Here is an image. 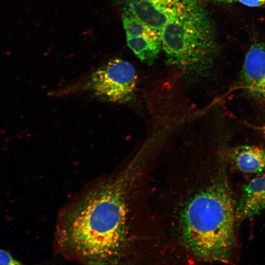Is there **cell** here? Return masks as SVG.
Instances as JSON below:
<instances>
[{
  "label": "cell",
  "instance_id": "8fae6325",
  "mask_svg": "<svg viewBox=\"0 0 265 265\" xmlns=\"http://www.w3.org/2000/svg\"><path fill=\"white\" fill-rule=\"evenodd\" d=\"M19 264H21V263H19L16 260L14 259L7 252L0 249V265Z\"/></svg>",
  "mask_w": 265,
  "mask_h": 265
},
{
  "label": "cell",
  "instance_id": "277c9868",
  "mask_svg": "<svg viewBox=\"0 0 265 265\" xmlns=\"http://www.w3.org/2000/svg\"><path fill=\"white\" fill-rule=\"evenodd\" d=\"M137 82L133 66L120 58L110 59L94 72L90 77L94 93L102 99L122 103L131 100Z\"/></svg>",
  "mask_w": 265,
  "mask_h": 265
},
{
  "label": "cell",
  "instance_id": "7a4b0ae2",
  "mask_svg": "<svg viewBox=\"0 0 265 265\" xmlns=\"http://www.w3.org/2000/svg\"><path fill=\"white\" fill-rule=\"evenodd\" d=\"M141 172L127 170L88 195L62 229L65 244L89 261L119 259L130 242L129 198Z\"/></svg>",
  "mask_w": 265,
  "mask_h": 265
},
{
  "label": "cell",
  "instance_id": "7c38bea8",
  "mask_svg": "<svg viewBox=\"0 0 265 265\" xmlns=\"http://www.w3.org/2000/svg\"><path fill=\"white\" fill-rule=\"evenodd\" d=\"M237 1L249 7H258L265 4V0H238Z\"/></svg>",
  "mask_w": 265,
  "mask_h": 265
},
{
  "label": "cell",
  "instance_id": "30bf717a",
  "mask_svg": "<svg viewBox=\"0 0 265 265\" xmlns=\"http://www.w3.org/2000/svg\"><path fill=\"white\" fill-rule=\"evenodd\" d=\"M122 19L127 35L149 37L160 36L159 33L127 13L124 12Z\"/></svg>",
  "mask_w": 265,
  "mask_h": 265
},
{
  "label": "cell",
  "instance_id": "5b68a950",
  "mask_svg": "<svg viewBox=\"0 0 265 265\" xmlns=\"http://www.w3.org/2000/svg\"><path fill=\"white\" fill-rule=\"evenodd\" d=\"M185 0L169 4L156 0H126L124 12L133 16L160 33L164 26L176 16Z\"/></svg>",
  "mask_w": 265,
  "mask_h": 265
},
{
  "label": "cell",
  "instance_id": "9c48e42d",
  "mask_svg": "<svg viewBox=\"0 0 265 265\" xmlns=\"http://www.w3.org/2000/svg\"><path fill=\"white\" fill-rule=\"evenodd\" d=\"M127 43L140 61L150 65L158 57L162 48L160 36L149 37L127 35Z\"/></svg>",
  "mask_w": 265,
  "mask_h": 265
},
{
  "label": "cell",
  "instance_id": "3957f363",
  "mask_svg": "<svg viewBox=\"0 0 265 265\" xmlns=\"http://www.w3.org/2000/svg\"><path fill=\"white\" fill-rule=\"evenodd\" d=\"M160 36L168 64L186 73H200L210 65L214 30L206 11L195 0L183 3Z\"/></svg>",
  "mask_w": 265,
  "mask_h": 265
},
{
  "label": "cell",
  "instance_id": "8992f818",
  "mask_svg": "<svg viewBox=\"0 0 265 265\" xmlns=\"http://www.w3.org/2000/svg\"><path fill=\"white\" fill-rule=\"evenodd\" d=\"M242 80L250 94L265 100V43L256 42L249 49L242 66Z\"/></svg>",
  "mask_w": 265,
  "mask_h": 265
},
{
  "label": "cell",
  "instance_id": "ba28073f",
  "mask_svg": "<svg viewBox=\"0 0 265 265\" xmlns=\"http://www.w3.org/2000/svg\"><path fill=\"white\" fill-rule=\"evenodd\" d=\"M227 159L237 170L247 174L265 169V150L254 145H244L230 150Z\"/></svg>",
  "mask_w": 265,
  "mask_h": 265
},
{
  "label": "cell",
  "instance_id": "6da1fadb",
  "mask_svg": "<svg viewBox=\"0 0 265 265\" xmlns=\"http://www.w3.org/2000/svg\"><path fill=\"white\" fill-rule=\"evenodd\" d=\"M172 178L166 216L175 238L199 260L230 263L237 249L238 220L225 173Z\"/></svg>",
  "mask_w": 265,
  "mask_h": 265
},
{
  "label": "cell",
  "instance_id": "5bb4252c",
  "mask_svg": "<svg viewBox=\"0 0 265 265\" xmlns=\"http://www.w3.org/2000/svg\"><path fill=\"white\" fill-rule=\"evenodd\" d=\"M212 1L220 2H224V3H231L234 1H237L238 0H211Z\"/></svg>",
  "mask_w": 265,
  "mask_h": 265
},
{
  "label": "cell",
  "instance_id": "52a82bcc",
  "mask_svg": "<svg viewBox=\"0 0 265 265\" xmlns=\"http://www.w3.org/2000/svg\"><path fill=\"white\" fill-rule=\"evenodd\" d=\"M265 209V174L253 178L243 187L237 204V216L238 220L250 218Z\"/></svg>",
  "mask_w": 265,
  "mask_h": 265
},
{
  "label": "cell",
  "instance_id": "4fadbf2b",
  "mask_svg": "<svg viewBox=\"0 0 265 265\" xmlns=\"http://www.w3.org/2000/svg\"><path fill=\"white\" fill-rule=\"evenodd\" d=\"M156 0L162 2L166 3L175 4L182 1L183 0Z\"/></svg>",
  "mask_w": 265,
  "mask_h": 265
}]
</instances>
